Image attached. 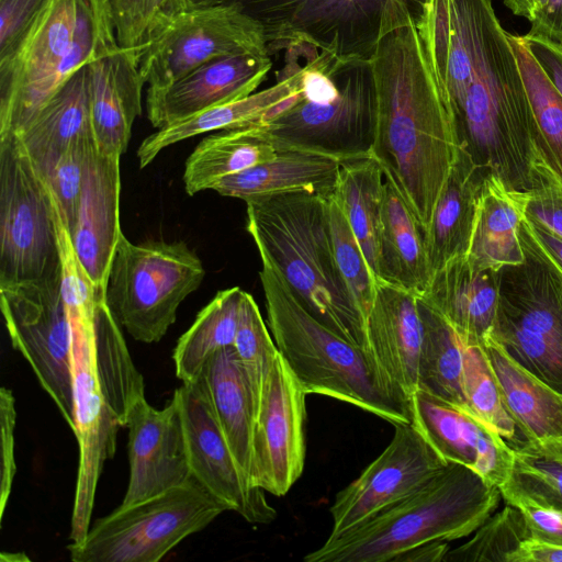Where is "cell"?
Listing matches in <instances>:
<instances>
[{
  "mask_svg": "<svg viewBox=\"0 0 562 562\" xmlns=\"http://www.w3.org/2000/svg\"><path fill=\"white\" fill-rule=\"evenodd\" d=\"M416 25L460 146L508 192L527 196L549 153L492 0H427Z\"/></svg>",
  "mask_w": 562,
  "mask_h": 562,
  "instance_id": "6da1fadb",
  "label": "cell"
},
{
  "mask_svg": "<svg viewBox=\"0 0 562 562\" xmlns=\"http://www.w3.org/2000/svg\"><path fill=\"white\" fill-rule=\"evenodd\" d=\"M370 60L376 93L371 157L425 233L461 146L416 22L401 0L387 1Z\"/></svg>",
  "mask_w": 562,
  "mask_h": 562,
  "instance_id": "7a4b0ae2",
  "label": "cell"
},
{
  "mask_svg": "<svg viewBox=\"0 0 562 562\" xmlns=\"http://www.w3.org/2000/svg\"><path fill=\"white\" fill-rule=\"evenodd\" d=\"M328 195L284 193L247 202V232L319 322L368 353L366 322L336 263Z\"/></svg>",
  "mask_w": 562,
  "mask_h": 562,
  "instance_id": "3957f363",
  "label": "cell"
},
{
  "mask_svg": "<svg viewBox=\"0 0 562 562\" xmlns=\"http://www.w3.org/2000/svg\"><path fill=\"white\" fill-rule=\"evenodd\" d=\"M259 278L273 340L306 394L349 403L394 426L412 423L409 403L396 395L364 349L314 317L272 267L262 263Z\"/></svg>",
  "mask_w": 562,
  "mask_h": 562,
  "instance_id": "277c9868",
  "label": "cell"
},
{
  "mask_svg": "<svg viewBox=\"0 0 562 562\" xmlns=\"http://www.w3.org/2000/svg\"><path fill=\"white\" fill-rule=\"evenodd\" d=\"M502 498L469 467L448 462L423 487L338 535L328 536L306 562H392L401 553L430 541H453L472 535Z\"/></svg>",
  "mask_w": 562,
  "mask_h": 562,
  "instance_id": "5b68a950",
  "label": "cell"
},
{
  "mask_svg": "<svg viewBox=\"0 0 562 562\" xmlns=\"http://www.w3.org/2000/svg\"><path fill=\"white\" fill-rule=\"evenodd\" d=\"M304 60L300 91L257 126L277 150L310 151L341 161L370 157L376 115L371 60L317 52Z\"/></svg>",
  "mask_w": 562,
  "mask_h": 562,
  "instance_id": "8992f818",
  "label": "cell"
},
{
  "mask_svg": "<svg viewBox=\"0 0 562 562\" xmlns=\"http://www.w3.org/2000/svg\"><path fill=\"white\" fill-rule=\"evenodd\" d=\"M114 42L108 0H53L0 82V135L19 133L74 71Z\"/></svg>",
  "mask_w": 562,
  "mask_h": 562,
  "instance_id": "52a82bcc",
  "label": "cell"
},
{
  "mask_svg": "<svg viewBox=\"0 0 562 562\" xmlns=\"http://www.w3.org/2000/svg\"><path fill=\"white\" fill-rule=\"evenodd\" d=\"M524 261L498 270L497 311L491 337L522 368L562 394V272L524 220Z\"/></svg>",
  "mask_w": 562,
  "mask_h": 562,
  "instance_id": "ba28073f",
  "label": "cell"
},
{
  "mask_svg": "<svg viewBox=\"0 0 562 562\" xmlns=\"http://www.w3.org/2000/svg\"><path fill=\"white\" fill-rule=\"evenodd\" d=\"M204 276L201 259L184 241L133 244L122 233L108 274L105 302L135 340L158 342Z\"/></svg>",
  "mask_w": 562,
  "mask_h": 562,
  "instance_id": "9c48e42d",
  "label": "cell"
},
{
  "mask_svg": "<svg viewBox=\"0 0 562 562\" xmlns=\"http://www.w3.org/2000/svg\"><path fill=\"white\" fill-rule=\"evenodd\" d=\"M63 296L71 325L75 435L79 464L70 521L71 543L85 540L93 510L99 477L116 450L119 419L102 390L95 362V306L93 283L74 276L63 283Z\"/></svg>",
  "mask_w": 562,
  "mask_h": 562,
  "instance_id": "30bf717a",
  "label": "cell"
},
{
  "mask_svg": "<svg viewBox=\"0 0 562 562\" xmlns=\"http://www.w3.org/2000/svg\"><path fill=\"white\" fill-rule=\"evenodd\" d=\"M228 506L193 475L182 485L99 518L85 540L70 543L72 562H158Z\"/></svg>",
  "mask_w": 562,
  "mask_h": 562,
  "instance_id": "8fae6325",
  "label": "cell"
},
{
  "mask_svg": "<svg viewBox=\"0 0 562 562\" xmlns=\"http://www.w3.org/2000/svg\"><path fill=\"white\" fill-rule=\"evenodd\" d=\"M389 0H234L263 29L269 53L305 46L339 59L370 60ZM415 22L427 0H401Z\"/></svg>",
  "mask_w": 562,
  "mask_h": 562,
  "instance_id": "7c38bea8",
  "label": "cell"
},
{
  "mask_svg": "<svg viewBox=\"0 0 562 562\" xmlns=\"http://www.w3.org/2000/svg\"><path fill=\"white\" fill-rule=\"evenodd\" d=\"M59 266L52 192L18 136L0 135V286Z\"/></svg>",
  "mask_w": 562,
  "mask_h": 562,
  "instance_id": "4fadbf2b",
  "label": "cell"
},
{
  "mask_svg": "<svg viewBox=\"0 0 562 562\" xmlns=\"http://www.w3.org/2000/svg\"><path fill=\"white\" fill-rule=\"evenodd\" d=\"M138 49L139 71L150 88L166 87L217 57H270L262 26L236 4L162 14Z\"/></svg>",
  "mask_w": 562,
  "mask_h": 562,
  "instance_id": "5bb4252c",
  "label": "cell"
},
{
  "mask_svg": "<svg viewBox=\"0 0 562 562\" xmlns=\"http://www.w3.org/2000/svg\"><path fill=\"white\" fill-rule=\"evenodd\" d=\"M0 307L13 348L30 363L75 432L71 325L61 266L36 280L0 286Z\"/></svg>",
  "mask_w": 562,
  "mask_h": 562,
  "instance_id": "9a60e30c",
  "label": "cell"
},
{
  "mask_svg": "<svg viewBox=\"0 0 562 562\" xmlns=\"http://www.w3.org/2000/svg\"><path fill=\"white\" fill-rule=\"evenodd\" d=\"M447 463L412 423L395 425L383 452L337 493L329 508V536H338L406 498Z\"/></svg>",
  "mask_w": 562,
  "mask_h": 562,
  "instance_id": "2e32d148",
  "label": "cell"
},
{
  "mask_svg": "<svg viewBox=\"0 0 562 562\" xmlns=\"http://www.w3.org/2000/svg\"><path fill=\"white\" fill-rule=\"evenodd\" d=\"M306 393L278 355L263 383L252 432V485L285 495L304 470Z\"/></svg>",
  "mask_w": 562,
  "mask_h": 562,
  "instance_id": "e0dca14e",
  "label": "cell"
},
{
  "mask_svg": "<svg viewBox=\"0 0 562 562\" xmlns=\"http://www.w3.org/2000/svg\"><path fill=\"white\" fill-rule=\"evenodd\" d=\"M179 398L192 475L229 510L251 524H269L277 517L265 491L251 484L196 381L175 391Z\"/></svg>",
  "mask_w": 562,
  "mask_h": 562,
  "instance_id": "ac0fdd59",
  "label": "cell"
},
{
  "mask_svg": "<svg viewBox=\"0 0 562 562\" xmlns=\"http://www.w3.org/2000/svg\"><path fill=\"white\" fill-rule=\"evenodd\" d=\"M128 484L120 506H130L184 484L191 476L179 398L162 409L142 398L128 412Z\"/></svg>",
  "mask_w": 562,
  "mask_h": 562,
  "instance_id": "d6986e66",
  "label": "cell"
},
{
  "mask_svg": "<svg viewBox=\"0 0 562 562\" xmlns=\"http://www.w3.org/2000/svg\"><path fill=\"white\" fill-rule=\"evenodd\" d=\"M271 67L270 57L254 54L212 59L166 87H148L147 117L159 130L246 98L262 83Z\"/></svg>",
  "mask_w": 562,
  "mask_h": 562,
  "instance_id": "ffe728a7",
  "label": "cell"
},
{
  "mask_svg": "<svg viewBox=\"0 0 562 562\" xmlns=\"http://www.w3.org/2000/svg\"><path fill=\"white\" fill-rule=\"evenodd\" d=\"M412 424L447 462L471 468L499 487L509 476L514 451L471 414L426 392L411 397Z\"/></svg>",
  "mask_w": 562,
  "mask_h": 562,
  "instance_id": "44dd1931",
  "label": "cell"
},
{
  "mask_svg": "<svg viewBox=\"0 0 562 562\" xmlns=\"http://www.w3.org/2000/svg\"><path fill=\"white\" fill-rule=\"evenodd\" d=\"M418 296L415 292L376 280L366 319L369 355L391 389L408 403L417 391L424 336Z\"/></svg>",
  "mask_w": 562,
  "mask_h": 562,
  "instance_id": "7402d4cb",
  "label": "cell"
},
{
  "mask_svg": "<svg viewBox=\"0 0 562 562\" xmlns=\"http://www.w3.org/2000/svg\"><path fill=\"white\" fill-rule=\"evenodd\" d=\"M138 47H121L117 42L87 63L91 125L97 149L123 155L132 126L142 114Z\"/></svg>",
  "mask_w": 562,
  "mask_h": 562,
  "instance_id": "603a6c76",
  "label": "cell"
},
{
  "mask_svg": "<svg viewBox=\"0 0 562 562\" xmlns=\"http://www.w3.org/2000/svg\"><path fill=\"white\" fill-rule=\"evenodd\" d=\"M121 156L100 153L95 144L86 166L76 223L69 232L80 262L95 288L104 292L123 233L120 225Z\"/></svg>",
  "mask_w": 562,
  "mask_h": 562,
  "instance_id": "cb8c5ba5",
  "label": "cell"
},
{
  "mask_svg": "<svg viewBox=\"0 0 562 562\" xmlns=\"http://www.w3.org/2000/svg\"><path fill=\"white\" fill-rule=\"evenodd\" d=\"M420 296L456 330L467 346L491 336L498 301V270L474 267L467 256L435 272Z\"/></svg>",
  "mask_w": 562,
  "mask_h": 562,
  "instance_id": "d4e9b609",
  "label": "cell"
},
{
  "mask_svg": "<svg viewBox=\"0 0 562 562\" xmlns=\"http://www.w3.org/2000/svg\"><path fill=\"white\" fill-rule=\"evenodd\" d=\"M483 348L531 452L562 459V394L517 363L491 336Z\"/></svg>",
  "mask_w": 562,
  "mask_h": 562,
  "instance_id": "484cf974",
  "label": "cell"
},
{
  "mask_svg": "<svg viewBox=\"0 0 562 562\" xmlns=\"http://www.w3.org/2000/svg\"><path fill=\"white\" fill-rule=\"evenodd\" d=\"M282 77L265 90L237 101L214 106L183 121L159 128L147 136L137 148L139 168H145L158 154L181 140L214 131L257 125L283 110L300 91L303 66L288 67Z\"/></svg>",
  "mask_w": 562,
  "mask_h": 562,
  "instance_id": "4316f807",
  "label": "cell"
},
{
  "mask_svg": "<svg viewBox=\"0 0 562 562\" xmlns=\"http://www.w3.org/2000/svg\"><path fill=\"white\" fill-rule=\"evenodd\" d=\"M486 177L460 147L425 232L430 278L449 261L468 256Z\"/></svg>",
  "mask_w": 562,
  "mask_h": 562,
  "instance_id": "83f0119b",
  "label": "cell"
},
{
  "mask_svg": "<svg viewBox=\"0 0 562 562\" xmlns=\"http://www.w3.org/2000/svg\"><path fill=\"white\" fill-rule=\"evenodd\" d=\"M341 160L310 151L277 150L267 161L217 181L211 190L246 203L272 195L334 192Z\"/></svg>",
  "mask_w": 562,
  "mask_h": 562,
  "instance_id": "f1b7e54d",
  "label": "cell"
},
{
  "mask_svg": "<svg viewBox=\"0 0 562 562\" xmlns=\"http://www.w3.org/2000/svg\"><path fill=\"white\" fill-rule=\"evenodd\" d=\"M86 65L74 71L15 134L44 178L74 139L93 133Z\"/></svg>",
  "mask_w": 562,
  "mask_h": 562,
  "instance_id": "f546056e",
  "label": "cell"
},
{
  "mask_svg": "<svg viewBox=\"0 0 562 562\" xmlns=\"http://www.w3.org/2000/svg\"><path fill=\"white\" fill-rule=\"evenodd\" d=\"M195 381L203 390L232 452L250 481L256 405L234 348L226 347L211 355Z\"/></svg>",
  "mask_w": 562,
  "mask_h": 562,
  "instance_id": "4dcf8cb0",
  "label": "cell"
},
{
  "mask_svg": "<svg viewBox=\"0 0 562 562\" xmlns=\"http://www.w3.org/2000/svg\"><path fill=\"white\" fill-rule=\"evenodd\" d=\"M423 294L430 281L425 233L385 180L378 240V279Z\"/></svg>",
  "mask_w": 562,
  "mask_h": 562,
  "instance_id": "1f68e13d",
  "label": "cell"
},
{
  "mask_svg": "<svg viewBox=\"0 0 562 562\" xmlns=\"http://www.w3.org/2000/svg\"><path fill=\"white\" fill-rule=\"evenodd\" d=\"M527 196L508 192L492 176L486 177L468 254L481 269L499 270L524 261L518 227L525 217Z\"/></svg>",
  "mask_w": 562,
  "mask_h": 562,
  "instance_id": "d6a6232c",
  "label": "cell"
},
{
  "mask_svg": "<svg viewBox=\"0 0 562 562\" xmlns=\"http://www.w3.org/2000/svg\"><path fill=\"white\" fill-rule=\"evenodd\" d=\"M277 149L257 125L205 136L190 154L183 171L189 195L211 190L221 179L272 158Z\"/></svg>",
  "mask_w": 562,
  "mask_h": 562,
  "instance_id": "836d02e7",
  "label": "cell"
},
{
  "mask_svg": "<svg viewBox=\"0 0 562 562\" xmlns=\"http://www.w3.org/2000/svg\"><path fill=\"white\" fill-rule=\"evenodd\" d=\"M384 184L383 171L370 156L342 161L333 192L375 281L378 279V240Z\"/></svg>",
  "mask_w": 562,
  "mask_h": 562,
  "instance_id": "e575fe53",
  "label": "cell"
},
{
  "mask_svg": "<svg viewBox=\"0 0 562 562\" xmlns=\"http://www.w3.org/2000/svg\"><path fill=\"white\" fill-rule=\"evenodd\" d=\"M418 307L424 336L418 363L417 390L468 413L463 393L465 345L450 324L420 295Z\"/></svg>",
  "mask_w": 562,
  "mask_h": 562,
  "instance_id": "d590c367",
  "label": "cell"
},
{
  "mask_svg": "<svg viewBox=\"0 0 562 562\" xmlns=\"http://www.w3.org/2000/svg\"><path fill=\"white\" fill-rule=\"evenodd\" d=\"M243 292L239 286L218 291L179 338L172 359L176 375L182 383L194 382L215 351L233 347Z\"/></svg>",
  "mask_w": 562,
  "mask_h": 562,
  "instance_id": "8d00e7d4",
  "label": "cell"
},
{
  "mask_svg": "<svg viewBox=\"0 0 562 562\" xmlns=\"http://www.w3.org/2000/svg\"><path fill=\"white\" fill-rule=\"evenodd\" d=\"M95 362L104 395L121 427L136 402L145 397L144 380L135 368L121 328L112 315L105 294L99 295L95 306Z\"/></svg>",
  "mask_w": 562,
  "mask_h": 562,
  "instance_id": "74e56055",
  "label": "cell"
},
{
  "mask_svg": "<svg viewBox=\"0 0 562 562\" xmlns=\"http://www.w3.org/2000/svg\"><path fill=\"white\" fill-rule=\"evenodd\" d=\"M463 393L468 413L496 434L514 451L531 446L509 413L491 363L481 345L464 346Z\"/></svg>",
  "mask_w": 562,
  "mask_h": 562,
  "instance_id": "f35d334b",
  "label": "cell"
},
{
  "mask_svg": "<svg viewBox=\"0 0 562 562\" xmlns=\"http://www.w3.org/2000/svg\"><path fill=\"white\" fill-rule=\"evenodd\" d=\"M529 104L551 169L562 179V97L548 80L519 35L508 33Z\"/></svg>",
  "mask_w": 562,
  "mask_h": 562,
  "instance_id": "ab89813d",
  "label": "cell"
},
{
  "mask_svg": "<svg viewBox=\"0 0 562 562\" xmlns=\"http://www.w3.org/2000/svg\"><path fill=\"white\" fill-rule=\"evenodd\" d=\"M473 533L450 549L443 562H510L518 548L531 539L522 513L510 504L492 514Z\"/></svg>",
  "mask_w": 562,
  "mask_h": 562,
  "instance_id": "60d3db41",
  "label": "cell"
},
{
  "mask_svg": "<svg viewBox=\"0 0 562 562\" xmlns=\"http://www.w3.org/2000/svg\"><path fill=\"white\" fill-rule=\"evenodd\" d=\"M499 491L504 501L521 498L562 513V459L514 452L509 476Z\"/></svg>",
  "mask_w": 562,
  "mask_h": 562,
  "instance_id": "b9f144b4",
  "label": "cell"
},
{
  "mask_svg": "<svg viewBox=\"0 0 562 562\" xmlns=\"http://www.w3.org/2000/svg\"><path fill=\"white\" fill-rule=\"evenodd\" d=\"M233 348L247 376L257 409L263 383L279 350L268 333L256 301L245 291Z\"/></svg>",
  "mask_w": 562,
  "mask_h": 562,
  "instance_id": "7bdbcfd3",
  "label": "cell"
},
{
  "mask_svg": "<svg viewBox=\"0 0 562 562\" xmlns=\"http://www.w3.org/2000/svg\"><path fill=\"white\" fill-rule=\"evenodd\" d=\"M327 209L336 263L355 304L366 322L374 297L375 280L333 193L327 198Z\"/></svg>",
  "mask_w": 562,
  "mask_h": 562,
  "instance_id": "ee69618b",
  "label": "cell"
},
{
  "mask_svg": "<svg viewBox=\"0 0 562 562\" xmlns=\"http://www.w3.org/2000/svg\"><path fill=\"white\" fill-rule=\"evenodd\" d=\"M53 0H0V82L9 78Z\"/></svg>",
  "mask_w": 562,
  "mask_h": 562,
  "instance_id": "f6af8a7d",
  "label": "cell"
},
{
  "mask_svg": "<svg viewBox=\"0 0 562 562\" xmlns=\"http://www.w3.org/2000/svg\"><path fill=\"white\" fill-rule=\"evenodd\" d=\"M94 146L93 133L77 137L44 178L61 209L69 232L76 223L86 166Z\"/></svg>",
  "mask_w": 562,
  "mask_h": 562,
  "instance_id": "bcb514c9",
  "label": "cell"
},
{
  "mask_svg": "<svg viewBox=\"0 0 562 562\" xmlns=\"http://www.w3.org/2000/svg\"><path fill=\"white\" fill-rule=\"evenodd\" d=\"M117 44L139 47L153 24L166 13L187 8L184 0H108Z\"/></svg>",
  "mask_w": 562,
  "mask_h": 562,
  "instance_id": "7dc6e473",
  "label": "cell"
},
{
  "mask_svg": "<svg viewBox=\"0 0 562 562\" xmlns=\"http://www.w3.org/2000/svg\"><path fill=\"white\" fill-rule=\"evenodd\" d=\"M525 215L562 237V179L548 165L536 168L533 188L525 203Z\"/></svg>",
  "mask_w": 562,
  "mask_h": 562,
  "instance_id": "c3c4849f",
  "label": "cell"
},
{
  "mask_svg": "<svg viewBox=\"0 0 562 562\" xmlns=\"http://www.w3.org/2000/svg\"><path fill=\"white\" fill-rule=\"evenodd\" d=\"M16 425L15 398L12 391L2 386L0 389V434H1V480H0V520L3 518L5 507L11 494L13 480L16 473L15 439Z\"/></svg>",
  "mask_w": 562,
  "mask_h": 562,
  "instance_id": "681fc988",
  "label": "cell"
},
{
  "mask_svg": "<svg viewBox=\"0 0 562 562\" xmlns=\"http://www.w3.org/2000/svg\"><path fill=\"white\" fill-rule=\"evenodd\" d=\"M506 504L522 513L533 540L562 547V513L538 506L521 498H510Z\"/></svg>",
  "mask_w": 562,
  "mask_h": 562,
  "instance_id": "f907efd6",
  "label": "cell"
},
{
  "mask_svg": "<svg viewBox=\"0 0 562 562\" xmlns=\"http://www.w3.org/2000/svg\"><path fill=\"white\" fill-rule=\"evenodd\" d=\"M519 36L548 80L562 97V43L530 31Z\"/></svg>",
  "mask_w": 562,
  "mask_h": 562,
  "instance_id": "816d5d0a",
  "label": "cell"
},
{
  "mask_svg": "<svg viewBox=\"0 0 562 562\" xmlns=\"http://www.w3.org/2000/svg\"><path fill=\"white\" fill-rule=\"evenodd\" d=\"M530 24V32L562 43V0H541Z\"/></svg>",
  "mask_w": 562,
  "mask_h": 562,
  "instance_id": "f5cc1de1",
  "label": "cell"
},
{
  "mask_svg": "<svg viewBox=\"0 0 562 562\" xmlns=\"http://www.w3.org/2000/svg\"><path fill=\"white\" fill-rule=\"evenodd\" d=\"M510 562H562V547L528 539L513 554Z\"/></svg>",
  "mask_w": 562,
  "mask_h": 562,
  "instance_id": "db71d44e",
  "label": "cell"
},
{
  "mask_svg": "<svg viewBox=\"0 0 562 562\" xmlns=\"http://www.w3.org/2000/svg\"><path fill=\"white\" fill-rule=\"evenodd\" d=\"M525 220L537 243L562 272V237L529 216L525 215Z\"/></svg>",
  "mask_w": 562,
  "mask_h": 562,
  "instance_id": "11a10c76",
  "label": "cell"
},
{
  "mask_svg": "<svg viewBox=\"0 0 562 562\" xmlns=\"http://www.w3.org/2000/svg\"><path fill=\"white\" fill-rule=\"evenodd\" d=\"M449 550L447 541H430L401 553L392 562H443Z\"/></svg>",
  "mask_w": 562,
  "mask_h": 562,
  "instance_id": "9f6ffc18",
  "label": "cell"
},
{
  "mask_svg": "<svg viewBox=\"0 0 562 562\" xmlns=\"http://www.w3.org/2000/svg\"><path fill=\"white\" fill-rule=\"evenodd\" d=\"M505 5L515 14L531 21L541 0H503Z\"/></svg>",
  "mask_w": 562,
  "mask_h": 562,
  "instance_id": "6f0895ef",
  "label": "cell"
},
{
  "mask_svg": "<svg viewBox=\"0 0 562 562\" xmlns=\"http://www.w3.org/2000/svg\"><path fill=\"white\" fill-rule=\"evenodd\" d=\"M187 8L211 7L231 4L234 0H184Z\"/></svg>",
  "mask_w": 562,
  "mask_h": 562,
  "instance_id": "680465c9",
  "label": "cell"
}]
</instances>
